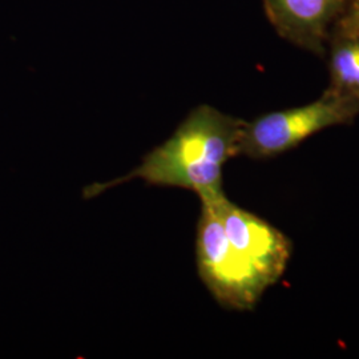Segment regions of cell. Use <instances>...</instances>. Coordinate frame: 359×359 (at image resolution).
Returning a JSON list of instances; mask_svg holds the SVG:
<instances>
[{
  "label": "cell",
  "mask_w": 359,
  "mask_h": 359,
  "mask_svg": "<svg viewBox=\"0 0 359 359\" xmlns=\"http://www.w3.org/2000/svg\"><path fill=\"white\" fill-rule=\"evenodd\" d=\"M245 120L226 115L212 105H198L175 133L142 158L126 176L90 184L84 198H92L130 180L149 185L176 187L193 191L200 200L222 194V168L238 156V142Z\"/></svg>",
  "instance_id": "cell-1"
},
{
  "label": "cell",
  "mask_w": 359,
  "mask_h": 359,
  "mask_svg": "<svg viewBox=\"0 0 359 359\" xmlns=\"http://www.w3.org/2000/svg\"><path fill=\"white\" fill-rule=\"evenodd\" d=\"M359 116V108L329 92L311 103L274 111L245 121L238 154L250 158H269L286 154L325 129L351 124Z\"/></svg>",
  "instance_id": "cell-2"
},
{
  "label": "cell",
  "mask_w": 359,
  "mask_h": 359,
  "mask_svg": "<svg viewBox=\"0 0 359 359\" xmlns=\"http://www.w3.org/2000/svg\"><path fill=\"white\" fill-rule=\"evenodd\" d=\"M197 269L210 294L224 308L252 310L269 283L231 248L215 209L201 201L196 238Z\"/></svg>",
  "instance_id": "cell-3"
},
{
  "label": "cell",
  "mask_w": 359,
  "mask_h": 359,
  "mask_svg": "<svg viewBox=\"0 0 359 359\" xmlns=\"http://www.w3.org/2000/svg\"><path fill=\"white\" fill-rule=\"evenodd\" d=\"M205 201L215 209L231 248L269 283H278L292 256L289 238L265 219L228 200L225 193Z\"/></svg>",
  "instance_id": "cell-4"
},
{
  "label": "cell",
  "mask_w": 359,
  "mask_h": 359,
  "mask_svg": "<svg viewBox=\"0 0 359 359\" xmlns=\"http://www.w3.org/2000/svg\"><path fill=\"white\" fill-rule=\"evenodd\" d=\"M276 32L287 43L323 57L330 32L348 0H262Z\"/></svg>",
  "instance_id": "cell-5"
},
{
  "label": "cell",
  "mask_w": 359,
  "mask_h": 359,
  "mask_svg": "<svg viewBox=\"0 0 359 359\" xmlns=\"http://www.w3.org/2000/svg\"><path fill=\"white\" fill-rule=\"evenodd\" d=\"M326 55L329 86L325 90L359 108V32L333 27Z\"/></svg>",
  "instance_id": "cell-6"
},
{
  "label": "cell",
  "mask_w": 359,
  "mask_h": 359,
  "mask_svg": "<svg viewBox=\"0 0 359 359\" xmlns=\"http://www.w3.org/2000/svg\"><path fill=\"white\" fill-rule=\"evenodd\" d=\"M334 27L359 32V0H348L345 13H342Z\"/></svg>",
  "instance_id": "cell-7"
}]
</instances>
